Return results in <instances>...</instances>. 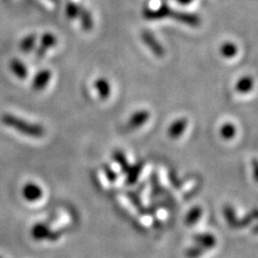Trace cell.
<instances>
[{"instance_id": "6da1fadb", "label": "cell", "mask_w": 258, "mask_h": 258, "mask_svg": "<svg viewBox=\"0 0 258 258\" xmlns=\"http://www.w3.org/2000/svg\"><path fill=\"white\" fill-rule=\"evenodd\" d=\"M142 15L145 20H150V21L171 19L176 22L185 24V25L190 26V27H198L201 24V20L197 14L183 12V11H176L174 9H171V8L167 5L160 6L156 8V9L147 8V9H143Z\"/></svg>"}, {"instance_id": "7a4b0ae2", "label": "cell", "mask_w": 258, "mask_h": 258, "mask_svg": "<svg viewBox=\"0 0 258 258\" xmlns=\"http://www.w3.org/2000/svg\"><path fill=\"white\" fill-rule=\"evenodd\" d=\"M2 123L7 127L14 129L15 132L24 136L31 137V138H41L45 135V128L42 125L30 123L28 120L14 114H10V113H5L2 115Z\"/></svg>"}, {"instance_id": "3957f363", "label": "cell", "mask_w": 258, "mask_h": 258, "mask_svg": "<svg viewBox=\"0 0 258 258\" xmlns=\"http://www.w3.org/2000/svg\"><path fill=\"white\" fill-rule=\"evenodd\" d=\"M141 38L143 40L144 44L150 48L151 52L154 54L156 57H164L166 54L165 47L159 43L158 40L155 38V36L153 35L151 31L143 30L141 32Z\"/></svg>"}, {"instance_id": "277c9868", "label": "cell", "mask_w": 258, "mask_h": 258, "mask_svg": "<svg viewBox=\"0 0 258 258\" xmlns=\"http://www.w3.org/2000/svg\"><path fill=\"white\" fill-rule=\"evenodd\" d=\"M151 117V113L149 110H138L136 111L134 114L129 117L127 128L131 129V131H135V129H138L141 126H143L145 123L148 122Z\"/></svg>"}, {"instance_id": "5b68a950", "label": "cell", "mask_w": 258, "mask_h": 258, "mask_svg": "<svg viewBox=\"0 0 258 258\" xmlns=\"http://www.w3.org/2000/svg\"><path fill=\"white\" fill-rule=\"evenodd\" d=\"M56 44H57V38L52 32H45V34L42 35L41 39H40V44L37 48V56L39 58L43 57L46 52L50 48L55 47Z\"/></svg>"}, {"instance_id": "8992f818", "label": "cell", "mask_w": 258, "mask_h": 258, "mask_svg": "<svg viewBox=\"0 0 258 258\" xmlns=\"http://www.w3.org/2000/svg\"><path fill=\"white\" fill-rule=\"evenodd\" d=\"M51 79H52V72L48 69H43L41 71H39L38 74L34 77V79H32V82H31L32 90L36 92L43 91L47 86V84L50 83Z\"/></svg>"}, {"instance_id": "52a82bcc", "label": "cell", "mask_w": 258, "mask_h": 258, "mask_svg": "<svg viewBox=\"0 0 258 258\" xmlns=\"http://www.w3.org/2000/svg\"><path fill=\"white\" fill-rule=\"evenodd\" d=\"M188 126V119L186 117H180L175 119L173 123L168 127V136L170 139L176 140L185 133Z\"/></svg>"}, {"instance_id": "ba28073f", "label": "cell", "mask_w": 258, "mask_h": 258, "mask_svg": "<svg viewBox=\"0 0 258 258\" xmlns=\"http://www.w3.org/2000/svg\"><path fill=\"white\" fill-rule=\"evenodd\" d=\"M23 196L28 201H37L42 197L43 191L39 185L35 183H27L23 187Z\"/></svg>"}, {"instance_id": "9c48e42d", "label": "cell", "mask_w": 258, "mask_h": 258, "mask_svg": "<svg viewBox=\"0 0 258 258\" xmlns=\"http://www.w3.org/2000/svg\"><path fill=\"white\" fill-rule=\"evenodd\" d=\"M94 87L101 100H107L111 96V84L106 78H99L94 82Z\"/></svg>"}, {"instance_id": "30bf717a", "label": "cell", "mask_w": 258, "mask_h": 258, "mask_svg": "<svg viewBox=\"0 0 258 258\" xmlns=\"http://www.w3.org/2000/svg\"><path fill=\"white\" fill-rule=\"evenodd\" d=\"M9 67L12 74L20 80H25L28 77V69L26 64L18 58H12Z\"/></svg>"}, {"instance_id": "8fae6325", "label": "cell", "mask_w": 258, "mask_h": 258, "mask_svg": "<svg viewBox=\"0 0 258 258\" xmlns=\"http://www.w3.org/2000/svg\"><path fill=\"white\" fill-rule=\"evenodd\" d=\"M79 19L81 21V26H82V29L85 31H90L93 29L94 26V22L91 12L88 11L86 8L80 6V10H79Z\"/></svg>"}, {"instance_id": "7c38bea8", "label": "cell", "mask_w": 258, "mask_h": 258, "mask_svg": "<svg viewBox=\"0 0 258 258\" xmlns=\"http://www.w3.org/2000/svg\"><path fill=\"white\" fill-rule=\"evenodd\" d=\"M254 80L252 77L244 76L240 78L236 83V91L239 94H247L253 90Z\"/></svg>"}, {"instance_id": "4fadbf2b", "label": "cell", "mask_w": 258, "mask_h": 258, "mask_svg": "<svg viewBox=\"0 0 258 258\" xmlns=\"http://www.w3.org/2000/svg\"><path fill=\"white\" fill-rule=\"evenodd\" d=\"M238 51L239 48L238 46L231 42V41H226L224 42L221 47H220V53L221 55L223 56V57L227 58V59H230V58H233L235 56H237L238 54Z\"/></svg>"}, {"instance_id": "5bb4252c", "label": "cell", "mask_w": 258, "mask_h": 258, "mask_svg": "<svg viewBox=\"0 0 258 258\" xmlns=\"http://www.w3.org/2000/svg\"><path fill=\"white\" fill-rule=\"evenodd\" d=\"M237 135V127L232 123H224L220 128V136L224 140H232Z\"/></svg>"}, {"instance_id": "9a60e30c", "label": "cell", "mask_w": 258, "mask_h": 258, "mask_svg": "<svg viewBox=\"0 0 258 258\" xmlns=\"http://www.w3.org/2000/svg\"><path fill=\"white\" fill-rule=\"evenodd\" d=\"M37 36L35 34H30L26 37H24L20 42V48L23 53H30L36 45Z\"/></svg>"}, {"instance_id": "2e32d148", "label": "cell", "mask_w": 258, "mask_h": 258, "mask_svg": "<svg viewBox=\"0 0 258 258\" xmlns=\"http://www.w3.org/2000/svg\"><path fill=\"white\" fill-rule=\"evenodd\" d=\"M195 240L199 244V246H201L203 248H211L216 243V239L212 235H210V233L198 235L195 237Z\"/></svg>"}, {"instance_id": "e0dca14e", "label": "cell", "mask_w": 258, "mask_h": 258, "mask_svg": "<svg viewBox=\"0 0 258 258\" xmlns=\"http://www.w3.org/2000/svg\"><path fill=\"white\" fill-rule=\"evenodd\" d=\"M142 167H143V164H141V163L129 167L128 171L126 172L128 184H134V183H136L137 180H138V177L142 171Z\"/></svg>"}, {"instance_id": "ac0fdd59", "label": "cell", "mask_w": 258, "mask_h": 258, "mask_svg": "<svg viewBox=\"0 0 258 258\" xmlns=\"http://www.w3.org/2000/svg\"><path fill=\"white\" fill-rule=\"evenodd\" d=\"M201 214H203V210H201V208L195 207L188 212V214L186 216V220H185V223L189 226L195 225L200 220Z\"/></svg>"}, {"instance_id": "d6986e66", "label": "cell", "mask_w": 258, "mask_h": 258, "mask_svg": "<svg viewBox=\"0 0 258 258\" xmlns=\"http://www.w3.org/2000/svg\"><path fill=\"white\" fill-rule=\"evenodd\" d=\"M113 158H114V160L119 165V167L122 168V170L126 173L128 171L129 167H131V165L128 164V160H127L126 156L124 155V153L120 151H115L114 153H113Z\"/></svg>"}, {"instance_id": "ffe728a7", "label": "cell", "mask_w": 258, "mask_h": 258, "mask_svg": "<svg viewBox=\"0 0 258 258\" xmlns=\"http://www.w3.org/2000/svg\"><path fill=\"white\" fill-rule=\"evenodd\" d=\"M79 10L80 5L74 2H69L66 5V16L70 20H75L79 18Z\"/></svg>"}, {"instance_id": "44dd1931", "label": "cell", "mask_w": 258, "mask_h": 258, "mask_svg": "<svg viewBox=\"0 0 258 258\" xmlns=\"http://www.w3.org/2000/svg\"><path fill=\"white\" fill-rule=\"evenodd\" d=\"M32 236L38 240H41L50 236V230H48L46 226L44 225H38L32 229Z\"/></svg>"}, {"instance_id": "7402d4cb", "label": "cell", "mask_w": 258, "mask_h": 258, "mask_svg": "<svg viewBox=\"0 0 258 258\" xmlns=\"http://www.w3.org/2000/svg\"><path fill=\"white\" fill-rule=\"evenodd\" d=\"M224 212L226 215V220L229 223L230 226H233L237 222V217L235 214V211H233V209L230 206H226L224 209Z\"/></svg>"}, {"instance_id": "603a6c76", "label": "cell", "mask_w": 258, "mask_h": 258, "mask_svg": "<svg viewBox=\"0 0 258 258\" xmlns=\"http://www.w3.org/2000/svg\"><path fill=\"white\" fill-rule=\"evenodd\" d=\"M205 249L201 247V246H195V247H191L187 251V256L189 258H197L199 257L201 254L204 253Z\"/></svg>"}, {"instance_id": "cb8c5ba5", "label": "cell", "mask_w": 258, "mask_h": 258, "mask_svg": "<svg viewBox=\"0 0 258 258\" xmlns=\"http://www.w3.org/2000/svg\"><path fill=\"white\" fill-rule=\"evenodd\" d=\"M103 170L106 171V174H107L110 182H114L116 180V173L114 172V170H113V169L109 165H104Z\"/></svg>"}, {"instance_id": "d4e9b609", "label": "cell", "mask_w": 258, "mask_h": 258, "mask_svg": "<svg viewBox=\"0 0 258 258\" xmlns=\"http://www.w3.org/2000/svg\"><path fill=\"white\" fill-rule=\"evenodd\" d=\"M176 2L182 6H187V5H190L194 0H176Z\"/></svg>"}]
</instances>
